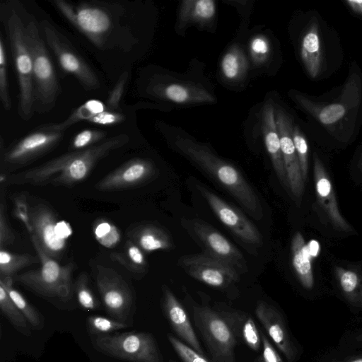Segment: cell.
<instances>
[{
    "label": "cell",
    "mask_w": 362,
    "mask_h": 362,
    "mask_svg": "<svg viewBox=\"0 0 362 362\" xmlns=\"http://www.w3.org/2000/svg\"><path fill=\"white\" fill-rule=\"evenodd\" d=\"M129 140L124 134L112 136L90 148L74 151L35 168L9 175L6 180L10 185L72 187L85 180L101 159Z\"/></svg>",
    "instance_id": "obj_1"
},
{
    "label": "cell",
    "mask_w": 362,
    "mask_h": 362,
    "mask_svg": "<svg viewBox=\"0 0 362 362\" xmlns=\"http://www.w3.org/2000/svg\"><path fill=\"white\" fill-rule=\"evenodd\" d=\"M174 144L180 153L228 192L250 216L256 220L263 217L258 195L237 168L189 138L179 136Z\"/></svg>",
    "instance_id": "obj_2"
},
{
    "label": "cell",
    "mask_w": 362,
    "mask_h": 362,
    "mask_svg": "<svg viewBox=\"0 0 362 362\" xmlns=\"http://www.w3.org/2000/svg\"><path fill=\"white\" fill-rule=\"evenodd\" d=\"M192 315L213 361L235 362L234 351L244 318L207 305H193Z\"/></svg>",
    "instance_id": "obj_3"
},
{
    "label": "cell",
    "mask_w": 362,
    "mask_h": 362,
    "mask_svg": "<svg viewBox=\"0 0 362 362\" xmlns=\"http://www.w3.org/2000/svg\"><path fill=\"white\" fill-rule=\"evenodd\" d=\"M30 237L41 267L16 274L13 280L45 298L65 302L69 300L73 295L72 274L77 268L76 264L71 262L61 265L57 260L47 256L35 238Z\"/></svg>",
    "instance_id": "obj_4"
},
{
    "label": "cell",
    "mask_w": 362,
    "mask_h": 362,
    "mask_svg": "<svg viewBox=\"0 0 362 362\" xmlns=\"http://www.w3.org/2000/svg\"><path fill=\"white\" fill-rule=\"evenodd\" d=\"M25 34L33 64L35 105L40 113L54 107L59 94V85L45 42L35 21L25 25Z\"/></svg>",
    "instance_id": "obj_5"
},
{
    "label": "cell",
    "mask_w": 362,
    "mask_h": 362,
    "mask_svg": "<svg viewBox=\"0 0 362 362\" xmlns=\"http://www.w3.org/2000/svg\"><path fill=\"white\" fill-rule=\"evenodd\" d=\"M6 30L19 83V115L30 119L35 105L33 64L25 34V24L13 11L6 21Z\"/></svg>",
    "instance_id": "obj_6"
},
{
    "label": "cell",
    "mask_w": 362,
    "mask_h": 362,
    "mask_svg": "<svg viewBox=\"0 0 362 362\" xmlns=\"http://www.w3.org/2000/svg\"><path fill=\"white\" fill-rule=\"evenodd\" d=\"M93 346L111 357L129 362H163L154 337L145 332L93 336Z\"/></svg>",
    "instance_id": "obj_7"
},
{
    "label": "cell",
    "mask_w": 362,
    "mask_h": 362,
    "mask_svg": "<svg viewBox=\"0 0 362 362\" xmlns=\"http://www.w3.org/2000/svg\"><path fill=\"white\" fill-rule=\"evenodd\" d=\"M53 4L95 46H104L113 28V18L105 7L86 2L73 5L64 0H54Z\"/></svg>",
    "instance_id": "obj_8"
},
{
    "label": "cell",
    "mask_w": 362,
    "mask_h": 362,
    "mask_svg": "<svg viewBox=\"0 0 362 362\" xmlns=\"http://www.w3.org/2000/svg\"><path fill=\"white\" fill-rule=\"evenodd\" d=\"M182 226L199 245L204 255L224 262L239 274L247 271L242 252L226 237L208 223L199 219H183Z\"/></svg>",
    "instance_id": "obj_9"
},
{
    "label": "cell",
    "mask_w": 362,
    "mask_h": 362,
    "mask_svg": "<svg viewBox=\"0 0 362 362\" xmlns=\"http://www.w3.org/2000/svg\"><path fill=\"white\" fill-rule=\"evenodd\" d=\"M30 220L33 236L49 257L60 259L66 247V240L71 234L68 223L59 221L47 205L39 203L30 206Z\"/></svg>",
    "instance_id": "obj_10"
},
{
    "label": "cell",
    "mask_w": 362,
    "mask_h": 362,
    "mask_svg": "<svg viewBox=\"0 0 362 362\" xmlns=\"http://www.w3.org/2000/svg\"><path fill=\"white\" fill-rule=\"evenodd\" d=\"M40 27L47 44L57 57L61 68L74 76L85 89H98L100 83L97 75L69 40L47 20L41 21Z\"/></svg>",
    "instance_id": "obj_11"
},
{
    "label": "cell",
    "mask_w": 362,
    "mask_h": 362,
    "mask_svg": "<svg viewBox=\"0 0 362 362\" xmlns=\"http://www.w3.org/2000/svg\"><path fill=\"white\" fill-rule=\"evenodd\" d=\"M96 285L106 312L112 318L127 323L133 306L132 291L115 269L96 266Z\"/></svg>",
    "instance_id": "obj_12"
},
{
    "label": "cell",
    "mask_w": 362,
    "mask_h": 362,
    "mask_svg": "<svg viewBox=\"0 0 362 362\" xmlns=\"http://www.w3.org/2000/svg\"><path fill=\"white\" fill-rule=\"evenodd\" d=\"M63 135L62 132L39 128L2 153L1 166L5 170H13L28 164L54 148Z\"/></svg>",
    "instance_id": "obj_13"
},
{
    "label": "cell",
    "mask_w": 362,
    "mask_h": 362,
    "mask_svg": "<svg viewBox=\"0 0 362 362\" xmlns=\"http://www.w3.org/2000/svg\"><path fill=\"white\" fill-rule=\"evenodd\" d=\"M197 188L216 217L239 239L249 245L262 243L258 228L244 214L202 184H197Z\"/></svg>",
    "instance_id": "obj_14"
},
{
    "label": "cell",
    "mask_w": 362,
    "mask_h": 362,
    "mask_svg": "<svg viewBox=\"0 0 362 362\" xmlns=\"http://www.w3.org/2000/svg\"><path fill=\"white\" fill-rule=\"evenodd\" d=\"M177 264L192 278L215 288H226L239 279L234 268L204 254L181 256Z\"/></svg>",
    "instance_id": "obj_15"
},
{
    "label": "cell",
    "mask_w": 362,
    "mask_h": 362,
    "mask_svg": "<svg viewBox=\"0 0 362 362\" xmlns=\"http://www.w3.org/2000/svg\"><path fill=\"white\" fill-rule=\"evenodd\" d=\"M154 163L141 158L131 159L112 170L95 185L101 192L126 190L146 184L156 177Z\"/></svg>",
    "instance_id": "obj_16"
},
{
    "label": "cell",
    "mask_w": 362,
    "mask_h": 362,
    "mask_svg": "<svg viewBox=\"0 0 362 362\" xmlns=\"http://www.w3.org/2000/svg\"><path fill=\"white\" fill-rule=\"evenodd\" d=\"M275 118L289 191L299 204L304 191L305 181L292 138L293 127L289 117L282 110H276Z\"/></svg>",
    "instance_id": "obj_17"
},
{
    "label": "cell",
    "mask_w": 362,
    "mask_h": 362,
    "mask_svg": "<svg viewBox=\"0 0 362 362\" xmlns=\"http://www.w3.org/2000/svg\"><path fill=\"white\" fill-rule=\"evenodd\" d=\"M162 308L172 329L180 339L198 353L204 352L185 309L171 290L162 286Z\"/></svg>",
    "instance_id": "obj_18"
},
{
    "label": "cell",
    "mask_w": 362,
    "mask_h": 362,
    "mask_svg": "<svg viewBox=\"0 0 362 362\" xmlns=\"http://www.w3.org/2000/svg\"><path fill=\"white\" fill-rule=\"evenodd\" d=\"M313 170L315 191L319 203L335 228L343 231H350L351 226L338 208L332 182L323 163L316 154L314 156Z\"/></svg>",
    "instance_id": "obj_19"
},
{
    "label": "cell",
    "mask_w": 362,
    "mask_h": 362,
    "mask_svg": "<svg viewBox=\"0 0 362 362\" xmlns=\"http://www.w3.org/2000/svg\"><path fill=\"white\" fill-rule=\"evenodd\" d=\"M262 129L266 149L269 155L275 173L284 188L290 192L276 123L274 108L270 102H267L264 105Z\"/></svg>",
    "instance_id": "obj_20"
},
{
    "label": "cell",
    "mask_w": 362,
    "mask_h": 362,
    "mask_svg": "<svg viewBox=\"0 0 362 362\" xmlns=\"http://www.w3.org/2000/svg\"><path fill=\"white\" fill-rule=\"evenodd\" d=\"M255 315L277 348L291 360L293 351L279 311L266 302L261 301L257 305Z\"/></svg>",
    "instance_id": "obj_21"
},
{
    "label": "cell",
    "mask_w": 362,
    "mask_h": 362,
    "mask_svg": "<svg viewBox=\"0 0 362 362\" xmlns=\"http://www.w3.org/2000/svg\"><path fill=\"white\" fill-rule=\"evenodd\" d=\"M127 236L144 252L170 250L174 242L168 231L153 222H142L127 231Z\"/></svg>",
    "instance_id": "obj_22"
},
{
    "label": "cell",
    "mask_w": 362,
    "mask_h": 362,
    "mask_svg": "<svg viewBox=\"0 0 362 362\" xmlns=\"http://www.w3.org/2000/svg\"><path fill=\"white\" fill-rule=\"evenodd\" d=\"M151 90L154 95L180 104L211 103L215 100L205 89L188 83L156 84Z\"/></svg>",
    "instance_id": "obj_23"
},
{
    "label": "cell",
    "mask_w": 362,
    "mask_h": 362,
    "mask_svg": "<svg viewBox=\"0 0 362 362\" xmlns=\"http://www.w3.org/2000/svg\"><path fill=\"white\" fill-rule=\"evenodd\" d=\"M291 251L293 267L299 281L305 288L310 289L314 284L312 260L315 257L300 232L292 238Z\"/></svg>",
    "instance_id": "obj_24"
},
{
    "label": "cell",
    "mask_w": 362,
    "mask_h": 362,
    "mask_svg": "<svg viewBox=\"0 0 362 362\" xmlns=\"http://www.w3.org/2000/svg\"><path fill=\"white\" fill-rule=\"evenodd\" d=\"M300 57L309 76L315 78L321 71L323 62L322 42L316 23L310 25L303 37Z\"/></svg>",
    "instance_id": "obj_25"
},
{
    "label": "cell",
    "mask_w": 362,
    "mask_h": 362,
    "mask_svg": "<svg viewBox=\"0 0 362 362\" xmlns=\"http://www.w3.org/2000/svg\"><path fill=\"white\" fill-rule=\"evenodd\" d=\"M216 6L213 0H186L182 2L179 21L182 25L187 23H206L216 14Z\"/></svg>",
    "instance_id": "obj_26"
},
{
    "label": "cell",
    "mask_w": 362,
    "mask_h": 362,
    "mask_svg": "<svg viewBox=\"0 0 362 362\" xmlns=\"http://www.w3.org/2000/svg\"><path fill=\"white\" fill-rule=\"evenodd\" d=\"M295 98L302 107L324 125L337 122L344 117L347 110V107L344 103L320 105L300 95H296Z\"/></svg>",
    "instance_id": "obj_27"
},
{
    "label": "cell",
    "mask_w": 362,
    "mask_h": 362,
    "mask_svg": "<svg viewBox=\"0 0 362 362\" xmlns=\"http://www.w3.org/2000/svg\"><path fill=\"white\" fill-rule=\"evenodd\" d=\"M110 257L134 274H144L148 271V264L144 252L129 239L121 251L112 252Z\"/></svg>",
    "instance_id": "obj_28"
},
{
    "label": "cell",
    "mask_w": 362,
    "mask_h": 362,
    "mask_svg": "<svg viewBox=\"0 0 362 362\" xmlns=\"http://www.w3.org/2000/svg\"><path fill=\"white\" fill-rule=\"evenodd\" d=\"M107 110L106 105L102 101L95 99L89 100L74 110L64 121L59 123L45 124L40 128L45 130L63 132L76 122L82 120L88 121L95 115Z\"/></svg>",
    "instance_id": "obj_29"
},
{
    "label": "cell",
    "mask_w": 362,
    "mask_h": 362,
    "mask_svg": "<svg viewBox=\"0 0 362 362\" xmlns=\"http://www.w3.org/2000/svg\"><path fill=\"white\" fill-rule=\"evenodd\" d=\"M13 278H0V284L8 292L9 296L23 314L30 325L35 329H42L45 325L43 315L33 306L24 296L13 287Z\"/></svg>",
    "instance_id": "obj_30"
},
{
    "label": "cell",
    "mask_w": 362,
    "mask_h": 362,
    "mask_svg": "<svg viewBox=\"0 0 362 362\" xmlns=\"http://www.w3.org/2000/svg\"><path fill=\"white\" fill-rule=\"evenodd\" d=\"M248 69L247 57L241 47L233 45L223 55L221 70L223 76L230 81L242 79Z\"/></svg>",
    "instance_id": "obj_31"
},
{
    "label": "cell",
    "mask_w": 362,
    "mask_h": 362,
    "mask_svg": "<svg viewBox=\"0 0 362 362\" xmlns=\"http://www.w3.org/2000/svg\"><path fill=\"white\" fill-rule=\"evenodd\" d=\"M39 262L38 256L16 254L0 249V278H13L20 270Z\"/></svg>",
    "instance_id": "obj_32"
},
{
    "label": "cell",
    "mask_w": 362,
    "mask_h": 362,
    "mask_svg": "<svg viewBox=\"0 0 362 362\" xmlns=\"http://www.w3.org/2000/svg\"><path fill=\"white\" fill-rule=\"evenodd\" d=\"M0 308L13 326L21 334L30 336V329L28 320L9 296L4 287L0 284Z\"/></svg>",
    "instance_id": "obj_33"
},
{
    "label": "cell",
    "mask_w": 362,
    "mask_h": 362,
    "mask_svg": "<svg viewBox=\"0 0 362 362\" xmlns=\"http://www.w3.org/2000/svg\"><path fill=\"white\" fill-rule=\"evenodd\" d=\"M93 231L95 240L101 245L107 248L116 247L121 239L117 227L104 218L95 220L93 224Z\"/></svg>",
    "instance_id": "obj_34"
},
{
    "label": "cell",
    "mask_w": 362,
    "mask_h": 362,
    "mask_svg": "<svg viewBox=\"0 0 362 362\" xmlns=\"http://www.w3.org/2000/svg\"><path fill=\"white\" fill-rule=\"evenodd\" d=\"M87 327L90 334L98 336L112 334L113 332L127 328L128 325L113 318L90 315L87 319Z\"/></svg>",
    "instance_id": "obj_35"
},
{
    "label": "cell",
    "mask_w": 362,
    "mask_h": 362,
    "mask_svg": "<svg viewBox=\"0 0 362 362\" xmlns=\"http://www.w3.org/2000/svg\"><path fill=\"white\" fill-rule=\"evenodd\" d=\"M74 289L81 307L86 310L99 308V303L88 286V278L86 272H81L77 277Z\"/></svg>",
    "instance_id": "obj_36"
},
{
    "label": "cell",
    "mask_w": 362,
    "mask_h": 362,
    "mask_svg": "<svg viewBox=\"0 0 362 362\" xmlns=\"http://www.w3.org/2000/svg\"><path fill=\"white\" fill-rule=\"evenodd\" d=\"M335 272L341 288L346 296H354L358 288H362V274L340 267H336Z\"/></svg>",
    "instance_id": "obj_37"
},
{
    "label": "cell",
    "mask_w": 362,
    "mask_h": 362,
    "mask_svg": "<svg viewBox=\"0 0 362 362\" xmlns=\"http://www.w3.org/2000/svg\"><path fill=\"white\" fill-rule=\"evenodd\" d=\"M106 136V132L100 129H84L73 138L71 148L74 151H81L94 146Z\"/></svg>",
    "instance_id": "obj_38"
},
{
    "label": "cell",
    "mask_w": 362,
    "mask_h": 362,
    "mask_svg": "<svg viewBox=\"0 0 362 362\" xmlns=\"http://www.w3.org/2000/svg\"><path fill=\"white\" fill-rule=\"evenodd\" d=\"M249 52L255 65L264 64L268 61L271 52L269 40L263 35L254 36L250 41Z\"/></svg>",
    "instance_id": "obj_39"
},
{
    "label": "cell",
    "mask_w": 362,
    "mask_h": 362,
    "mask_svg": "<svg viewBox=\"0 0 362 362\" xmlns=\"http://www.w3.org/2000/svg\"><path fill=\"white\" fill-rule=\"evenodd\" d=\"M7 77V56L2 37L0 38V98L4 108L11 107Z\"/></svg>",
    "instance_id": "obj_40"
},
{
    "label": "cell",
    "mask_w": 362,
    "mask_h": 362,
    "mask_svg": "<svg viewBox=\"0 0 362 362\" xmlns=\"http://www.w3.org/2000/svg\"><path fill=\"white\" fill-rule=\"evenodd\" d=\"M292 138L298 158L303 177L306 182L308 169V146L307 141L297 126L293 128Z\"/></svg>",
    "instance_id": "obj_41"
},
{
    "label": "cell",
    "mask_w": 362,
    "mask_h": 362,
    "mask_svg": "<svg viewBox=\"0 0 362 362\" xmlns=\"http://www.w3.org/2000/svg\"><path fill=\"white\" fill-rule=\"evenodd\" d=\"M172 347L183 362H209L202 354L171 334L168 335Z\"/></svg>",
    "instance_id": "obj_42"
},
{
    "label": "cell",
    "mask_w": 362,
    "mask_h": 362,
    "mask_svg": "<svg viewBox=\"0 0 362 362\" xmlns=\"http://www.w3.org/2000/svg\"><path fill=\"white\" fill-rule=\"evenodd\" d=\"M13 202L14 206V217L23 223L31 235L33 234V228L30 220V205L26 195L23 192L17 193L13 197Z\"/></svg>",
    "instance_id": "obj_43"
},
{
    "label": "cell",
    "mask_w": 362,
    "mask_h": 362,
    "mask_svg": "<svg viewBox=\"0 0 362 362\" xmlns=\"http://www.w3.org/2000/svg\"><path fill=\"white\" fill-rule=\"evenodd\" d=\"M241 333L246 344L257 351L260 347L261 338L252 318L247 317L245 320Z\"/></svg>",
    "instance_id": "obj_44"
},
{
    "label": "cell",
    "mask_w": 362,
    "mask_h": 362,
    "mask_svg": "<svg viewBox=\"0 0 362 362\" xmlns=\"http://www.w3.org/2000/svg\"><path fill=\"white\" fill-rule=\"evenodd\" d=\"M128 75L127 72L123 73L110 93L105 104L108 110L119 111V103L124 91Z\"/></svg>",
    "instance_id": "obj_45"
},
{
    "label": "cell",
    "mask_w": 362,
    "mask_h": 362,
    "mask_svg": "<svg viewBox=\"0 0 362 362\" xmlns=\"http://www.w3.org/2000/svg\"><path fill=\"white\" fill-rule=\"evenodd\" d=\"M15 240V235L7 221L6 207L2 202L0 204V248L11 245Z\"/></svg>",
    "instance_id": "obj_46"
},
{
    "label": "cell",
    "mask_w": 362,
    "mask_h": 362,
    "mask_svg": "<svg viewBox=\"0 0 362 362\" xmlns=\"http://www.w3.org/2000/svg\"><path fill=\"white\" fill-rule=\"evenodd\" d=\"M124 115L119 111L105 110L95 115L87 122L100 125H114L123 122Z\"/></svg>",
    "instance_id": "obj_47"
},
{
    "label": "cell",
    "mask_w": 362,
    "mask_h": 362,
    "mask_svg": "<svg viewBox=\"0 0 362 362\" xmlns=\"http://www.w3.org/2000/svg\"><path fill=\"white\" fill-rule=\"evenodd\" d=\"M262 339L263 344L262 362H284L267 337L262 334Z\"/></svg>",
    "instance_id": "obj_48"
},
{
    "label": "cell",
    "mask_w": 362,
    "mask_h": 362,
    "mask_svg": "<svg viewBox=\"0 0 362 362\" xmlns=\"http://www.w3.org/2000/svg\"><path fill=\"white\" fill-rule=\"evenodd\" d=\"M346 2L355 13L362 15V0H347Z\"/></svg>",
    "instance_id": "obj_49"
},
{
    "label": "cell",
    "mask_w": 362,
    "mask_h": 362,
    "mask_svg": "<svg viewBox=\"0 0 362 362\" xmlns=\"http://www.w3.org/2000/svg\"><path fill=\"white\" fill-rule=\"evenodd\" d=\"M349 362H362V358H357V359H355V360H353V361H351Z\"/></svg>",
    "instance_id": "obj_50"
},
{
    "label": "cell",
    "mask_w": 362,
    "mask_h": 362,
    "mask_svg": "<svg viewBox=\"0 0 362 362\" xmlns=\"http://www.w3.org/2000/svg\"><path fill=\"white\" fill-rule=\"evenodd\" d=\"M358 167L361 169L362 170V157L361 158L360 160H359V163H358Z\"/></svg>",
    "instance_id": "obj_51"
}]
</instances>
